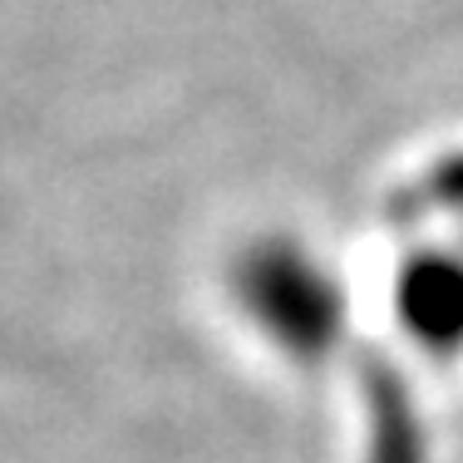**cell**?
Listing matches in <instances>:
<instances>
[{
    "label": "cell",
    "instance_id": "1",
    "mask_svg": "<svg viewBox=\"0 0 463 463\" xmlns=\"http://www.w3.org/2000/svg\"><path fill=\"white\" fill-rule=\"evenodd\" d=\"M404 330L419 350L449 360L463 350V277L439 267L434 277H414L404 291Z\"/></svg>",
    "mask_w": 463,
    "mask_h": 463
}]
</instances>
